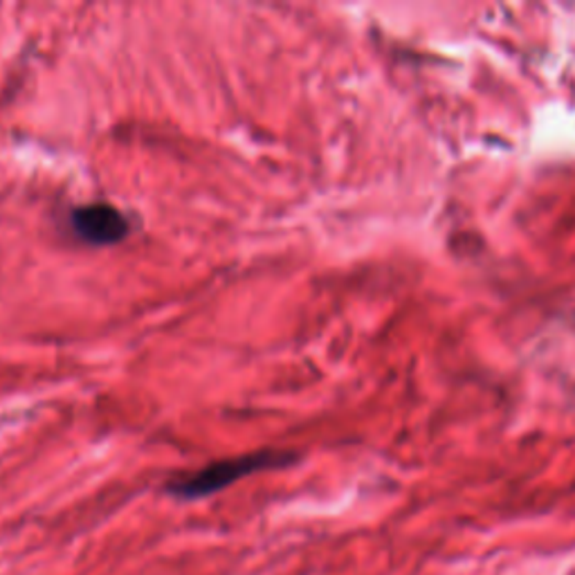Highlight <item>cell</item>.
Returning a JSON list of instances; mask_svg holds the SVG:
<instances>
[{"instance_id": "6da1fadb", "label": "cell", "mask_w": 575, "mask_h": 575, "mask_svg": "<svg viewBox=\"0 0 575 575\" xmlns=\"http://www.w3.org/2000/svg\"><path fill=\"white\" fill-rule=\"evenodd\" d=\"M295 462V454H288L281 449H261L235 458H223V462L209 464L198 473L178 477L169 484V492L178 499H203L209 497L235 481L250 477L261 470L283 468Z\"/></svg>"}, {"instance_id": "7a4b0ae2", "label": "cell", "mask_w": 575, "mask_h": 575, "mask_svg": "<svg viewBox=\"0 0 575 575\" xmlns=\"http://www.w3.org/2000/svg\"><path fill=\"white\" fill-rule=\"evenodd\" d=\"M73 235L88 246H115L131 235V220L108 203L82 205L70 211Z\"/></svg>"}]
</instances>
